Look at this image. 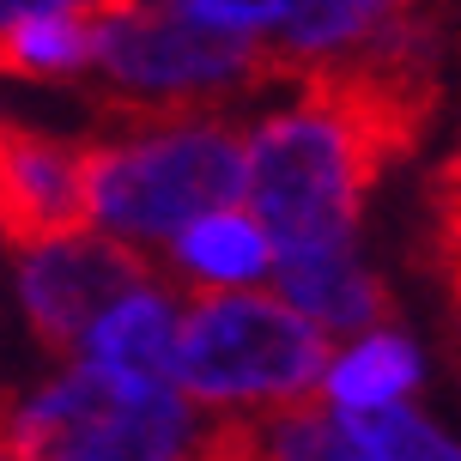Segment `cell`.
Listing matches in <instances>:
<instances>
[{
  "label": "cell",
  "mask_w": 461,
  "mask_h": 461,
  "mask_svg": "<svg viewBox=\"0 0 461 461\" xmlns=\"http://www.w3.org/2000/svg\"><path fill=\"white\" fill-rule=\"evenodd\" d=\"M115 92L92 97L104 128L152 134L194 115L225 110L230 97L285 86L274 49L255 43L249 31L194 19L176 0H140L115 19H97V61Z\"/></svg>",
  "instance_id": "1"
},
{
  "label": "cell",
  "mask_w": 461,
  "mask_h": 461,
  "mask_svg": "<svg viewBox=\"0 0 461 461\" xmlns=\"http://www.w3.org/2000/svg\"><path fill=\"white\" fill-rule=\"evenodd\" d=\"M383 176L389 158L310 97H298V110L255 122L243 140V194L274 255L346 243Z\"/></svg>",
  "instance_id": "2"
},
{
  "label": "cell",
  "mask_w": 461,
  "mask_h": 461,
  "mask_svg": "<svg viewBox=\"0 0 461 461\" xmlns=\"http://www.w3.org/2000/svg\"><path fill=\"white\" fill-rule=\"evenodd\" d=\"M328 370V328L279 292L212 285L176 322L170 383L201 407H261L316 389Z\"/></svg>",
  "instance_id": "3"
},
{
  "label": "cell",
  "mask_w": 461,
  "mask_h": 461,
  "mask_svg": "<svg viewBox=\"0 0 461 461\" xmlns=\"http://www.w3.org/2000/svg\"><path fill=\"white\" fill-rule=\"evenodd\" d=\"M243 194V134L230 122H176L92 140V219L128 243H164L207 207Z\"/></svg>",
  "instance_id": "4"
},
{
  "label": "cell",
  "mask_w": 461,
  "mask_h": 461,
  "mask_svg": "<svg viewBox=\"0 0 461 461\" xmlns=\"http://www.w3.org/2000/svg\"><path fill=\"white\" fill-rule=\"evenodd\" d=\"M140 279H158V267L115 230H73L19 249V303L49 358H73L86 328Z\"/></svg>",
  "instance_id": "5"
},
{
  "label": "cell",
  "mask_w": 461,
  "mask_h": 461,
  "mask_svg": "<svg viewBox=\"0 0 461 461\" xmlns=\"http://www.w3.org/2000/svg\"><path fill=\"white\" fill-rule=\"evenodd\" d=\"M92 225V146L0 122V243L19 255Z\"/></svg>",
  "instance_id": "6"
},
{
  "label": "cell",
  "mask_w": 461,
  "mask_h": 461,
  "mask_svg": "<svg viewBox=\"0 0 461 461\" xmlns=\"http://www.w3.org/2000/svg\"><path fill=\"white\" fill-rule=\"evenodd\" d=\"M176 322H183V310H176V292L164 285V279H140L128 285L122 298L86 328V340L73 358H86L97 365L104 376L115 383H170V365H176Z\"/></svg>",
  "instance_id": "7"
},
{
  "label": "cell",
  "mask_w": 461,
  "mask_h": 461,
  "mask_svg": "<svg viewBox=\"0 0 461 461\" xmlns=\"http://www.w3.org/2000/svg\"><path fill=\"white\" fill-rule=\"evenodd\" d=\"M279 298L298 303L328 334H365V328H383L394 316L389 285L352 255V237L322 243V249L279 255Z\"/></svg>",
  "instance_id": "8"
},
{
  "label": "cell",
  "mask_w": 461,
  "mask_h": 461,
  "mask_svg": "<svg viewBox=\"0 0 461 461\" xmlns=\"http://www.w3.org/2000/svg\"><path fill=\"white\" fill-rule=\"evenodd\" d=\"M170 261L194 285H249V279H261L274 267V243H267L261 219H249V212H237L225 201V207L194 212L170 237Z\"/></svg>",
  "instance_id": "9"
},
{
  "label": "cell",
  "mask_w": 461,
  "mask_h": 461,
  "mask_svg": "<svg viewBox=\"0 0 461 461\" xmlns=\"http://www.w3.org/2000/svg\"><path fill=\"white\" fill-rule=\"evenodd\" d=\"M97 61V19L86 6H43L0 19V79H73Z\"/></svg>",
  "instance_id": "10"
},
{
  "label": "cell",
  "mask_w": 461,
  "mask_h": 461,
  "mask_svg": "<svg viewBox=\"0 0 461 461\" xmlns=\"http://www.w3.org/2000/svg\"><path fill=\"white\" fill-rule=\"evenodd\" d=\"M419 376H425V365H419V352H413L407 334L365 328V340L322 370V394L334 407H370V401H401V394H413Z\"/></svg>",
  "instance_id": "11"
},
{
  "label": "cell",
  "mask_w": 461,
  "mask_h": 461,
  "mask_svg": "<svg viewBox=\"0 0 461 461\" xmlns=\"http://www.w3.org/2000/svg\"><path fill=\"white\" fill-rule=\"evenodd\" d=\"M334 438H340V456H376V461H401V456H419V461H456L461 443H449L431 425L401 401H370V407H334Z\"/></svg>",
  "instance_id": "12"
},
{
  "label": "cell",
  "mask_w": 461,
  "mask_h": 461,
  "mask_svg": "<svg viewBox=\"0 0 461 461\" xmlns=\"http://www.w3.org/2000/svg\"><path fill=\"white\" fill-rule=\"evenodd\" d=\"M176 6H188L194 19L207 24H225V31H249V37H267L298 0H176Z\"/></svg>",
  "instance_id": "13"
},
{
  "label": "cell",
  "mask_w": 461,
  "mask_h": 461,
  "mask_svg": "<svg viewBox=\"0 0 461 461\" xmlns=\"http://www.w3.org/2000/svg\"><path fill=\"white\" fill-rule=\"evenodd\" d=\"M43 6H79V0H0V19H19V13H43Z\"/></svg>",
  "instance_id": "14"
}]
</instances>
